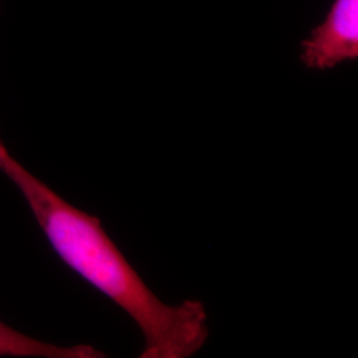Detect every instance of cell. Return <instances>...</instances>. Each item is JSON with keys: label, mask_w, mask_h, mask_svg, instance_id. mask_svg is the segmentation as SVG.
I'll return each mask as SVG.
<instances>
[{"label": "cell", "mask_w": 358, "mask_h": 358, "mask_svg": "<svg viewBox=\"0 0 358 358\" xmlns=\"http://www.w3.org/2000/svg\"><path fill=\"white\" fill-rule=\"evenodd\" d=\"M0 170L17 187L65 264L137 324L145 340L142 358H187L202 349L208 327L201 301L165 304L131 267L99 217L68 203L7 149L0 152Z\"/></svg>", "instance_id": "6da1fadb"}, {"label": "cell", "mask_w": 358, "mask_h": 358, "mask_svg": "<svg viewBox=\"0 0 358 358\" xmlns=\"http://www.w3.org/2000/svg\"><path fill=\"white\" fill-rule=\"evenodd\" d=\"M358 56V0H336L327 20L303 43L301 62L328 69Z\"/></svg>", "instance_id": "7a4b0ae2"}, {"label": "cell", "mask_w": 358, "mask_h": 358, "mask_svg": "<svg viewBox=\"0 0 358 358\" xmlns=\"http://www.w3.org/2000/svg\"><path fill=\"white\" fill-rule=\"evenodd\" d=\"M0 356L31 358L105 357L90 345L60 346L43 343L17 332L0 321Z\"/></svg>", "instance_id": "3957f363"}, {"label": "cell", "mask_w": 358, "mask_h": 358, "mask_svg": "<svg viewBox=\"0 0 358 358\" xmlns=\"http://www.w3.org/2000/svg\"><path fill=\"white\" fill-rule=\"evenodd\" d=\"M4 149H7V148L3 145V142H1V140H0V152H3Z\"/></svg>", "instance_id": "277c9868"}]
</instances>
